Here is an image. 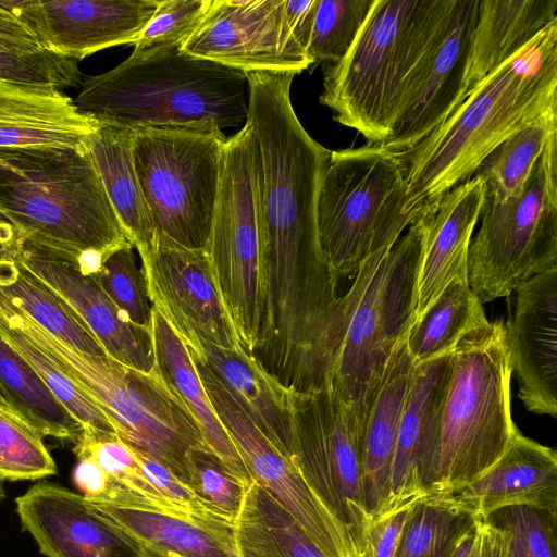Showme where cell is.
Masks as SVG:
<instances>
[{
	"label": "cell",
	"instance_id": "cell-34",
	"mask_svg": "<svg viewBox=\"0 0 557 557\" xmlns=\"http://www.w3.org/2000/svg\"><path fill=\"white\" fill-rule=\"evenodd\" d=\"M0 394L44 436L74 443L84 431L32 366L1 336Z\"/></svg>",
	"mask_w": 557,
	"mask_h": 557
},
{
	"label": "cell",
	"instance_id": "cell-44",
	"mask_svg": "<svg viewBox=\"0 0 557 557\" xmlns=\"http://www.w3.org/2000/svg\"><path fill=\"white\" fill-rule=\"evenodd\" d=\"M82 73L72 59L41 48L20 52L0 45V82L61 90L81 83Z\"/></svg>",
	"mask_w": 557,
	"mask_h": 557
},
{
	"label": "cell",
	"instance_id": "cell-50",
	"mask_svg": "<svg viewBox=\"0 0 557 557\" xmlns=\"http://www.w3.org/2000/svg\"><path fill=\"white\" fill-rule=\"evenodd\" d=\"M76 459L72 472L75 486L86 499H104L111 488L112 480L91 458L77 456Z\"/></svg>",
	"mask_w": 557,
	"mask_h": 557
},
{
	"label": "cell",
	"instance_id": "cell-35",
	"mask_svg": "<svg viewBox=\"0 0 557 557\" xmlns=\"http://www.w3.org/2000/svg\"><path fill=\"white\" fill-rule=\"evenodd\" d=\"M557 137V115L546 117L515 133L480 164L474 175L485 183V196L505 200L528 181L548 143Z\"/></svg>",
	"mask_w": 557,
	"mask_h": 557
},
{
	"label": "cell",
	"instance_id": "cell-21",
	"mask_svg": "<svg viewBox=\"0 0 557 557\" xmlns=\"http://www.w3.org/2000/svg\"><path fill=\"white\" fill-rule=\"evenodd\" d=\"M441 497L474 517L486 518L499 508L517 505L557 512V454L518 430L487 470Z\"/></svg>",
	"mask_w": 557,
	"mask_h": 557
},
{
	"label": "cell",
	"instance_id": "cell-52",
	"mask_svg": "<svg viewBox=\"0 0 557 557\" xmlns=\"http://www.w3.org/2000/svg\"><path fill=\"white\" fill-rule=\"evenodd\" d=\"M24 235L0 212V262L17 261Z\"/></svg>",
	"mask_w": 557,
	"mask_h": 557
},
{
	"label": "cell",
	"instance_id": "cell-40",
	"mask_svg": "<svg viewBox=\"0 0 557 557\" xmlns=\"http://www.w3.org/2000/svg\"><path fill=\"white\" fill-rule=\"evenodd\" d=\"M187 486L210 511L235 524L247 486L209 448L195 447L186 459Z\"/></svg>",
	"mask_w": 557,
	"mask_h": 557
},
{
	"label": "cell",
	"instance_id": "cell-32",
	"mask_svg": "<svg viewBox=\"0 0 557 557\" xmlns=\"http://www.w3.org/2000/svg\"><path fill=\"white\" fill-rule=\"evenodd\" d=\"M0 298L73 348L107 356L78 314L18 260L0 262Z\"/></svg>",
	"mask_w": 557,
	"mask_h": 557
},
{
	"label": "cell",
	"instance_id": "cell-41",
	"mask_svg": "<svg viewBox=\"0 0 557 557\" xmlns=\"http://www.w3.org/2000/svg\"><path fill=\"white\" fill-rule=\"evenodd\" d=\"M73 444V451L76 457L87 456L91 458L113 481L144 497L190 513L166 500L157 492L144 475L134 450L115 433L84 428V431Z\"/></svg>",
	"mask_w": 557,
	"mask_h": 557
},
{
	"label": "cell",
	"instance_id": "cell-38",
	"mask_svg": "<svg viewBox=\"0 0 557 557\" xmlns=\"http://www.w3.org/2000/svg\"><path fill=\"white\" fill-rule=\"evenodd\" d=\"M0 336L24 357L52 395L84 428L115 433L114 426L99 406L1 314Z\"/></svg>",
	"mask_w": 557,
	"mask_h": 557
},
{
	"label": "cell",
	"instance_id": "cell-24",
	"mask_svg": "<svg viewBox=\"0 0 557 557\" xmlns=\"http://www.w3.org/2000/svg\"><path fill=\"white\" fill-rule=\"evenodd\" d=\"M555 22L557 0H478L461 102Z\"/></svg>",
	"mask_w": 557,
	"mask_h": 557
},
{
	"label": "cell",
	"instance_id": "cell-49",
	"mask_svg": "<svg viewBox=\"0 0 557 557\" xmlns=\"http://www.w3.org/2000/svg\"><path fill=\"white\" fill-rule=\"evenodd\" d=\"M315 5L317 0H283L282 22L284 30L306 53Z\"/></svg>",
	"mask_w": 557,
	"mask_h": 557
},
{
	"label": "cell",
	"instance_id": "cell-45",
	"mask_svg": "<svg viewBox=\"0 0 557 557\" xmlns=\"http://www.w3.org/2000/svg\"><path fill=\"white\" fill-rule=\"evenodd\" d=\"M211 0H159L158 7L137 39L134 50L182 44L197 27Z\"/></svg>",
	"mask_w": 557,
	"mask_h": 557
},
{
	"label": "cell",
	"instance_id": "cell-7",
	"mask_svg": "<svg viewBox=\"0 0 557 557\" xmlns=\"http://www.w3.org/2000/svg\"><path fill=\"white\" fill-rule=\"evenodd\" d=\"M511 377L502 321L474 327L451 350L430 495L459 491L504 454L518 431L511 416Z\"/></svg>",
	"mask_w": 557,
	"mask_h": 557
},
{
	"label": "cell",
	"instance_id": "cell-22",
	"mask_svg": "<svg viewBox=\"0 0 557 557\" xmlns=\"http://www.w3.org/2000/svg\"><path fill=\"white\" fill-rule=\"evenodd\" d=\"M478 0H461L448 35L416 95L380 145L395 154L414 148L461 103L463 75Z\"/></svg>",
	"mask_w": 557,
	"mask_h": 557
},
{
	"label": "cell",
	"instance_id": "cell-9",
	"mask_svg": "<svg viewBox=\"0 0 557 557\" xmlns=\"http://www.w3.org/2000/svg\"><path fill=\"white\" fill-rule=\"evenodd\" d=\"M226 139L215 124L136 131L134 164L157 235L207 249Z\"/></svg>",
	"mask_w": 557,
	"mask_h": 557
},
{
	"label": "cell",
	"instance_id": "cell-33",
	"mask_svg": "<svg viewBox=\"0 0 557 557\" xmlns=\"http://www.w3.org/2000/svg\"><path fill=\"white\" fill-rule=\"evenodd\" d=\"M238 557H326L304 528L255 482L234 527Z\"/></svg>",
	"mask_w": 557,
	"mask_h": 557
},
{
	"label": "cell",
	"instance_id": "cell-16",
	"mask_svg": "<svg viewBox=\"0 0 557 557\" xmlns=\"http://www.w3.org/2000/svg\"><path fill=\"white\" fill-rule=\"evenodd\" d=\"M159 0L0 1L40 47L69 59L132 45L153 15Z\"/></svg>",
	"mask_w": 557,
	"mask_h": 557
},
{
	"label": "cell",
	"instance_id": "cell-36",
	"mask_svg": "<svg viewBox=\"0 0 557 557\" xmlns=\"http://www.w3.org/2000/svg\"><path fill=\"white\" fill-rule=\"evenodd\" d=\"M473 521L441 496L420 497L409 509L394 557H449Z\"/></svg>",
	"mask_w": 557,
	"mask_h": 557
},
{
	"label": "cell",
	"instance_id": "cell-8",
	"mask_svg": "<svg viewBox=\"0 0 557 557\" xmlns=\"http://www.w3.org/2000/svg\"><path fill=\"white\" fill-rule=\"evenodd\" d=\"M405 176L399 156L380 144L331 151L317 222L322 251L337 278L356 273L412 223L404 212Z\"/></svg>",
	"mask_w": 557,
	"mask_h": 557
},
{
	"label": "cell",
	"instance_id": "cell-31",
	"mask_svg": "<svg viewBox=\"0 0 557 557\" xmlns=\"http://www.w3.org/2000/svg\"><path fill=\"white\" fill-rule=\"evenodd\" d=\"M487 321L483 305L461 269L412 321L406 345L413 364L450 354L461 337Z\"/></svg>",
	"mask_w": 557,
	"mask_h": 557
},
{
	"label": "cell",
	"instance_id": "cell-29",
	"mask_svg": "<svg viewBox=\"0 0 557 557\" xmlns=\"http://www.w3.org/2000/svg\"><path fill=\"white\" fill-rule=\"evenodd\" d=\"M151 331L157 369L189 409L206 445L248 487L253 480L216 416L188 348L153 307Z\"/></svg>",
	"mask_w": 557,
	"mask_h": 557
},
{
	"label": "cell",
	"instance_id": "cell-3",
	"mask_svg": "<svg viewBox=\"0 0 557 557\" xmlns=\"http://www.w3.org/2000/svg\"><path fill=\"white\" fill-rule=\"evenodd\" d=\"M78 112L132 128L215 124L243 127L248 81L243 71L185 53L181 44L133 50L112 70L84 81Z\"/></svg>",
	"mask_w": 557,
	"mask_h": 557
},
{
	"label": "cell",
	"instance_id": "cell-11",
	"mask_svg": "<svg viewBox=\"0 0 557 557\" xmlns=\"http://www.w3.org/2000/svg\"><path fill=\"white\" fill-rule=\"evenodd\" d=\"M290 407V462L341 530L351 557H363L371 523L363 496V431L329 381L292 392Z\"/></svg>",
	"mask_w": 557,
	"mask_h": 557
},
{
	"label": "cell",
	"instance_id": "cell-6",
	"mask_svg": "<svg viewBox=\"0 0 557 557\" xmlns=\"http://www.w3.org/2000/svg\"><path fill=\"white\" fill-rule=\"evenodd\" d=\"M425 231L423 211L394 245L360 264L342 296L343 331L326 381L362 431L394 348L414 320Z\"/></svg>",
	"mask_w": 557,
	"mask_h": 557
},
{
	"label": "cell",
	"instance_id": "cell-1",
	"mask_svg": "<svg viewBox=\"0 0 557 557\" xmlns=\"http://www.w3.org/2000/svg\"><path fill=\"white\" fill-rule=\"evenodd\" d=\"M557 115V22L487 76L410 151L405 165V214L413 222L522 128Z\"/></svg>",
	"mask_w": 557,
	"mask_h": 557
},
{
	"label": "cell",
	"instance_id": "cell-39",
	"mask_svg": "<svg viewBox=\"0 0 557 557\" xmlns=\"http://www.w3.org/2000/svg\"><path fill=\"white\" fill-rule=\"evenodd\" d=\"M374 0H317L307 54L311 63L339 62L354 44Z\"/></svg>",
	"mask_w": 557,
	"mask_h": 557
},
{
	"label": "cell",
	"instance_id": "cell-14",
	"mask_svg": "<svg viewBox=\"0 0 557 557\" xmlns=\"http://www.w3.org/2000/svg\"><path fill=\"white\" fill-rule=\"evenodd\" d=\"M193 359L216 416L253 482L304 528L326 557H351L341 530L294 465L259 431L210 368Z\"/></svg>",
	"mask_w": 557,
	"mask_h": 557
},
{
	"label": "cell",
	"instance_id": "cell-43",
	"mask_svg": "<svg viewBox=\"0 0 557 557\" xmlns=\"http://www.w3.org/2000/svg\"><path fill=\"white\" fill-rule=\"evenodd\" d=\"M109 298L140 326L151 329L152 305L149 300L141 267L137 264L134 246L127 244L110 252L94 275Z\"/></svg>",
	"mask_w": 557,
	"mask_h": 557
},
{
	"label": "cell",
	"instance_id": "cell-18",
	"mask_svg": "<svg viewBox=\"0 0 557 557\" xmlns=\"http://www.w3.org/2000/svg\"><path fill=\"white\" fill-rule=\"evenodd\" d=\"M16 513L47 557H145L138 545L82 494L39 482L15 498Z\"/></svg>",
	"mask_w": 557,
	"mask_h": 557
},
{
	"label": "cell",
	"instance_id": "cell-48",
	"mask_svg": "<svg viewBox=\"0 0 557 557\" xmlns=\"http://www.w3.org/2000/svg\"><path fill=\"white\" fill-rule=\"evenodd\" d=\"M417 499L372 520L367 532L363 557H394L409 509Z\"/></svg>",
	"mask_w": 557,
	"mask_h": 557
},
{
	"label": "cell",
	"instance_id": "cell-27",
	"mask_svg": "<svg viewBox=\"0 0 557 557\" xmlns=\"http://www.w3.org/2000/svg\"><path fill=\"white\" fill-rule=\"evenodd\" d=\"M191 356L210 368L259 431L290 461L292 391L278 384L242 346L225 349L201 344L200 351Z\"/></svg>",
	"mask_w": 557,
	"mask_h": 557
},
{
	"label": "cell",
	"instance_id": "cell-4",
	"mask_svg": "<svg viewBox=\"0 0 557 557\" xmlns=\"http://www.w3.org/2000/svg\"><path fill=\"white\" fill-rule=\"evenodd\" d=\"M0 212L24 237L81 258L131 244L88 149L0 147Z\"/></svg>",
	"mask_w": 557,
	"mask_h": 557
},
{
	"label": "cell",
	"instance_id": "cell-53",
	"mask_svg": "<svg viewBox=\"0 0 557 557\" xmlns=\"http://www.w3.org/2000/svg\"><path fill=\"white\" fill-rule=\"evenodd\" d=\"M4 497H5L4 485H3V481L0 480V504L4 499Z\"/></svg>",
	"mask_w": 557,
	"mask_h": 557
},
{
	"label": "cell",
	"instance_id": "cell-5",
	"mask_svg": "<svg viewBox=\"0 0 557 557\" xmlns=\"http://www.w3.org/2000/svg\"><path fill=\"white\" fill-rule=\"evenodd\" d=\"M0 314L99 406L123 442L187 485L189 450L208 446L189 409L156 364L151 372H143L108 356L77 350L1 298Z\"/></svg>",
	"mask_w": 557,
	"mask_h": 557
},
{
	"label": "cell",
	"instance_id": "cell-17",
	"mask_svg": "<svg viewBox=\"0 0 557 557\" xmlns=\"http://www.w3.org/2000/svg\"><path fill=\"white\" fill-rule=\"evenodd\" d=\"M18 261L78 314L108 357L138 371L153 370L156 358L151 329L131 322L96 277L82 271L77 256L24 237Z\"/></svg>",
	"mask_w": 557,
	"mask_h": 557
},
{
	"label": "cell",
	"instance_id": "cell-13",
	"mask_svg": "<svg viewBox=\"0 0 557 557\" xmlns=\"http://www.w3.org/2000/svg\"><path fill=\"white\" fill-rule=\"evenodd\" d=\"M137 252L152 307L191 354L197 355L201 344L240 347L206 250L157 235L151 247Z\"/></svg>",
	"mask_w": 557,
	"mask_h": 557
},
{
	"label": "cell",
	"instance_id": "cell-25",
	"mask_svg": "<svg viewBox=\"0 0 557 557\" xmlns=\"http://www.w3.org/2000/svg\"><path fill=\"white\" fill-rule=\"evenodd\" d=\"M96 125L59 89L0 82V147L87 149Z\"/></svg>",
	"mask_w": 557,
	"mask_h": 557
},
{
	"label": "cell",
	"instance_id": "cell-19",
	"mask_svg": "<svg viewBox=\"0 0 557 557\" xmlns=\"http://www.w3.org/2000/svg\"><path fill=\"white\" fill-rule=\"evenodd\" d=\"M513 315L504 324L518 396L527 410L557 416V267L516 289Z\"/></svg>",
	"mask_w": 557,
	"mask_h": 557
},
{
	"label": "cell",
	"instance_id": "cell-42",
	"mask_svg": "<svg viewBox=\"0 0 557 557\" xmlns=\"http://www.w3.org/2000/svg\"><path fill=\"white\" fill-rule=\"evenodd\" d=\"M486 519L503 531L506 557H556L557 512L517 505L499 508Z\"/></svg>",
	"mask_w": 557,
	"mask_h": 557
},
{
	"label": "cell",
	"instance_id": "cell-26",
	"mask_svg": "<svg viewBox=\"0 0 557 557\" xmlns=\"http://www.w3.org/2000/svg\"><path fill=\"white\" fill-rule=\"evenodd\" d=\"M406 335L394 348L363 426V496L371 522L383 513L391 496L398 426L414 366L407 349Z\"/></svg>",
	"mask_w": 557,
	"mask_h": 557
},
{
	"label": "cell",
	"instance_id": "cell-20",
	"mask_svg": "<svg viewBox=\"0 0 557 557\" xmlns=\"http://www.w3.org/2000/svg\"><path fill=\"white\" fill-rule=\"evenodd\" d=\"M450 354L413 366L396 438L391 496L383 513L433 490L438 418Z\"/></svg>",
	"mask_w": 557,
	"mask_h": 557
},
{
	"label": "cell",
	"instance_id": "cell-23",
	"mask_svg": "<svg viewBox=\"0 0 557 557\" xmlns=\"http://www.w3.org/2000/svg\"><path fill=\"white\" fill-rule=\"evenodd\" d=\"M484 197V180L473 175L424 209L426 231L417 281L414 318L461 269L468 267L469 246Z\"/></svg>",
	"mask_w": 557,
	"mask_h": 557
},
{
	"label": "cell",
	"instance_id": "cell-51",
	"mask_svg": "<svg viewBox=\"0 0 557 557\" xmlns=\"http://www.w3.org/2000/svg\"><path fill=\"white\" fill-rule=\"evenodd\" d=\"M0 45L20 52H34L42 48L24 25L1 7Z\"/></svg>",
	"mask_w": 557,
	"mask_h": 557
},
{
	"label": "cell",
	"instance_id": "cell-12",
	"mask_svg": "<svg viewBox=\"0 0 557 557\" xmlns=\"http://www.w3.org/2000/svg\"><path fill=\"white\" fill-rule=\"evenodd\" d=\"M206 252L240 346L255 355L261 331L260 243L250 120L227 137Z\"/></svg>",
	"mask_w": 557,
	"mask_h": 557
},
{
	"label": "cell",
	"instance_id": "cell-46",
	"mask_svg": "<svg viewBox=\"0 0 557 557\" xmlns=\"http://www.w3.org/2000/svg\"><path fill=\"white\" fill-rule=\"evenodd\" d=\"M134 453L144 475L163 498L207 522L235 525L205 507L191 490L162 463L143 453Z\"/></svg>",
	"mask_w": 557,
	"mask_h": 557
},
{
	"label": "cell",
	"instance_id": "cell-28",
	"mask_svg": "<svg viewBox=\"0 0 557 557\" xmlns=\"http://www.w3.org/2000/svg\"><path fill=\"white\" fill-rule=\"evenodd\" d=\"M87 500L122 529L145 557H238L234 530L154 509Z\"/></svg>",
	"mask_w": 557,
	"mask_h": 557
},
{
	"label": "cell",
	"instance_id": "cell-15",
	"mask_svg": "<svg viewBox=\"0 0 557 557\" xmlns=\"http://www.w3.org/2000/svg\"><path fill=\"white\" fill-rule=\"evenodd\" d=\"M282 7L283 0H211L181 49L244 73L299 74L312 63L284 30Z\"/></svg>",
	"mask_w": 557,
	"mask_h": 557
},
{
	"label": "cell",
	"instance_id": "cell-37",
	"mask_svg": "<svg viewBox=\"0 0 557 557\" xmlns=\"http://www.w3.org/2000/svg\"><path fill=\"white\" fill-rule=\"evenodd\" d=\"M55 473L44 435L0 394V480L35 481Z\"/></svg>",
	"mask_w": 557,
	"mask_h": 557
},
{
	"label": "cell",
	"instance_id": "cell-10",
	"mask_svg": "<svg viewBox=\"0 0 557 557\" xmlns=\"http://www.w3.org/2000/svg\"><path fill=\"white\" fill-rule=\"evenodd\" d=\"M468 252V280L481 304L506 297L557 267V137L512 197H484Z\"/></svg>",
	"mask_w": 557,
	"mask_h": 557
},
{
	"label": "cell",
	"instance_id": "cell-30",
	"mask_svg": "<svg viewBox=\"0 0 557 557\" xmlns=\"http://www.w3.org/2000/svg\"><path fill=\"white\" fill-rule=\"evenodd\" d=\"M135 133L97 122L87 149L128 240L139 251L154 244L157 233L135 170Z\"/></svg>",
	"mask_w": 557,
	"mask_h": 557
},
{
	"label": "cell",
	"instance_id": "cell-2",
	"mask_svg": "<svg viewBox=\"0 0 557 557\" xmlns=\"http://www.w3.org/2000/svg\"><path fill=\"white\" fill-rule=\"evenodd\" d=\"M461 0H374L354 44L326 65L320 103L381 144L416 95Z\"/></svg>",
	"mask_w": 557,
	"mask_h": 557
},
{
	"label": "cell",
	"instance_id": "cell-47",
	"mask_svg": "<svg viewBox=\"0 0 557 557\" xmlns=\"http://www.w3.org/2000/svg\"><path fill=\"white\" fill-rule=\"evenodd\" d=\"M449 557H506L504 533L488 519L474 517Z\"/></svg>",
	"mask_w": 557,
	"mask_h": 557
}]
</instances>
